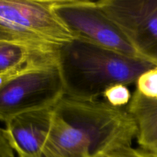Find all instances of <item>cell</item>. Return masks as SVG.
Listing matches in <instances>:
<instances>
[{"label": "cell", "instance_id": "cell-1", "mask_svg": "<svg viewBox=\"0 0 157 157\" xmlns=\"http://www.w3.org/2000/svg\"><path fill=\"white\" fill-rule=\"evenodd\" d=\"M58 64L64 95L84 101L98 100L111 86L136 83L144 72L156 66L80 38L58 48Z\"/></svg>", "mask_w": 157, "mask_h": 157}, {"label": "cell", "instance_id": "cell-2", "mask_svg": "<svg viewBox=\"0 0 157 157\" xmlns=\"http://www.w3.org/2000/svg\"><path fill=\"white\" fill-rule=\"evenodd\" d=\"M54 109L85 135L91 157L131 146L136 136V124L127 109L114 107L105 101H84L64 95Z\"/></svg>", "mask_w": 157, "mask_h": 157}, {"label": "cell", "instance_id": "cell-3", "mask_svg": "<svg viewBox=\"0 0 157 157\" xmlns=\"http://www.w3.org/2000/svg\"><path fill=\"white\" fill-rule=\"evenodd\" d=\"M64 96L58 58L30 64L0 78V121L55 107Z\"/></svg>", "mask_w": 157, "mask_h": 157}, {"label": "cell", "instance_id": "cell-4", "mask_svg": "<svg viewBox=\"0 0 157 157\" xmlns=\"http://www.w3.org/2000/svg\"><path fill=\"white\" fill-rule=\"evenodd\" d=\"M52 7L76 38L128 56L144 58L122 29L103 10L98 1L52 0Z\"/></svg>", "mask_w": 157, "mask_h": 157}, {"label": "cell", "instance_id": "cell-5", "mask_svg": "<svg viewBox=\"0 0 157 157\" xmlns=\"http://www.w3.org/2000/svg\"><path fill=\"white\" fill-rule=\"evenodd\" d=\"M0 21L38 44L60 48L76 38L54 12L52 0H0Z\"/></svg>", "mask_w": 157, "mask_h": 157}, {"label": "cell", "instance_id": "cell-6", "mask_svg": "<svg viewBox=\"0 0 157 157\" xmlns=\"http://www.w3.org/2000/svg\"><path fill=\"white\" fill-rule=\"evenodd\" d=\"M98 3L140 55L157 65V0H101Z\"/></svg>", "mask_w": 157, "mask_h": 157}, {"label": "cell", "instance_id": "cell-7", "mask_svg": "<svg viewBox=\"0 0 157 157\" xmlns=\"http://www.w3.org/2000/svg\"><path fill=\"white\" fill-rule=\"evenodd\" d=\"M54 107L27 112L6 123V136L18 157H41Z\"/></svg>", "mask_w": 157, "mask_h": 157}, {"label": "cell", "instance_id": "cell-8", "mask_svg": "<svg viewBox=\"0 0 157 157\" xmlns=\"http://www.w3.org/2000/svg\"><path fill=\"white\" fill-rule=\"evenodd\" d=\"M41 157H91L90 143L79 129L54 109Z\"/></svg>", "mask_w": 157, "mask_h": 157}, {"label": "cell", "instance_id": "cell-9", "mask_svg": "<svg viewBox=\"0 0 157 157\" xmlns=\"http://www.w3.org/2000/svg\"><path fill=\"white\" fill-rule=\"evenodd\" d=\"M58 48L22 41H0V78H7L34 63L57 59Z\"/></svg>", "mask_w": 157, "mask_h": 157}, {"label": "cell", "instance_id": "cell-10", "mask_svg": "<svg viewBox=\"0 0 157 157\" xmlns=\"http://www.w3.org/2000/svg\"><path fill=\"white\" fill-rule=\"evenodd\" d=\"M136 127L140 150L157 157V98H149L135 90L126 107Z\"/></svg>", "mask_w": 157, "mask_h": 157}, {"label": "cell", "instance_id": "cell-11", "mask_svg": "<svg viewBox=\"0 0 157 157\" xmlns=\"http://www.w3.org/2000/svg\"><path fill=\"white\" fill-rule=\"evenodd\" d=\"M102 96L106 102L117 108H124L132 98L130 90L127 85L124 84H116L108 87Z\"/></svg>", "mask_w": 157, "mask_h": 157}, {"label": "cell", "instance_id": "cell-12", "mask_svg": "<svg viewBox=\"0 0 157 157\" xmlns=\"http://www.w3.org/2000/svg\"><path fill=\"white\" fill-rule=\"evenodd\" d=\"M138 92L149 98H157V65L146 71L136 81Z\"/></svg>", "mask_w": 157, "mask_h": 157}, {"label": "cell", "instance_id": "cell-13", "mask_svg": "<svg viewBox=\"0 0 157 157\" xmlns=\"http://www.w3.org/2000/svg\"><path fill=\"white\" fill-rule=\"evenodd\" d=\"M96 157H151L140 149H134L132 146L122 147Z\"/></svg>", "mask_w": 157, "mask_h": 157}, {"label": "cell", "instance_id": "cell-14", "mask_svg": "<svg viewBox=\"0 0 157 157\" xmlns=\"http://www.w3.org/2000/svg\"><path fill=\"white\" fill-rule=\"evenodd\" d=\"M0 41H22V42L31 43V44H38V45H45V44H38L32 40L29 39L26 37L14 32L11 29L8 28L3 23L0 21ZM48 46V45H46Z\"/></svg>", "mask_w": 157, "mask_h": 157}, {"label": "cell", "instance_id": "cell-15", "mask_svg": "<svg viewBox=\"0 0 157 157\" xmlns=\"http://www.w3.org/2000/svg\"><path fill=\"white\" fill-rule=\"evenodd\" d=\"M14 156V150L8 140L5 129L0 127V157Z\"/></svg>", "mask_w": 157, "mask_h": 157}]
</instances>
